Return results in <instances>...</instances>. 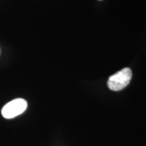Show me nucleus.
I'll list each match as a JSON object with an SVG mask.
<instances>
[{"label":"nucleus","instance_id":"f257e3e1","mask_svg":"<svg viewBox=\"0 0 146 146\" xmlns=\"http://www.w3.org/2000/svg\"><path fill=\"white\" fill-rule=\"evenodd\" d=\"M131 78L132 71L129 68H124L110 76L107 83L108 87L112 91H120L129 85Z\"/></svg>","mask_w":146,"mask_h":146},{"label":"nucleus","instance_id":"7ed1b4c3","mask_svg":"<svg viewBox=\"0 0 146 146\" xmlns=\"http://www.w3.org/2000/svg\"></svg>","mask_w":146,"mask_h":146},{"label":"nucleus","instance_id":"f03ea898","mask_svg":"<svg viewBox=\"0 0 146 146\" xmlns=\"http://www.w3.org/2000/svg\"><path fill=\"white\" fill-rule=\"evenodd\" d=\"M27 108V102L23 98L14 99L6 104L1 110V114L5 118L10 119L23 114Z\"/></svg>","mask_w":146,"mask_h":146}]
</instances>
